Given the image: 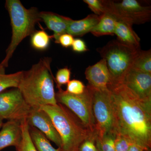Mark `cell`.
I'll return each mask as SVG.
<instances>
[{"mask_svg": "<svg viewBox=\"0 0 151 151\" xmlns=\"http://www.w3.org/2000/svg\"><path fill=\"white\" fill-rule=\"evenodd\" d=\"M39 17L41 20L44 22L47 28L53 32L52 37L55 40V43H58L60 37L66 33L70 18L47 12H40Z\"/></svg>", "mask_w": 151, "mask_h": 151, "instance_id": "cell-14", "label": "cell"}, {"mask_svg": "<svg viewBox=\"0 0 151 151\" xmlns=\"http://www.w3.org/2000/svg\"><path fill=\"white\" fill-rule=\"evenodd\" d=\"M5 7L9 14L12 28L10 43L6 50L5 57L0 63L6 68L19 45L35 32L36 25L41 20L37 9H26L19 0H7Z\"/></svg>", "mask_w": 151, "mask_h": 151, "instance_id": "cell-4", "label": "cell"}, {"mask_svg": "<svg viewBox=\"0 0 151 151\" xmlns=\"http://www.w3.org/2000/svg\"><path fill=\"white\" fill-rule=\"evenodd\" d=\"M133 144L127 138L122 135L116 134L115 141L116 151H127Z\"/></svg>", "mask_w": 151, "mask_h": 151, "instance_id": "cell-28", "label": "cell"}, {"mask_svg": "<svg viewBox=\"0 0 151 151\" xmlns=\"http://www.w3.org/2000/svg\"><path fill=\"white\" fill-rule=\"evenodd\" d=\"M122 84L142 100L151 101V74L131 68Z\"/></svg>", "mask_w": 151, "mask_h": 151, "instance_id": "cell-11", "label": "cell"}, {"mask_svg": "<svg viewBox=\"0 0 151 151\" xmlns=\"http://www.w3.org/2000/svg\"><path fill=\"white\" fill-rule=\"evenodd\" d=\"M84 3L87 4L90 9L94 14L100 16L105 13L104 6L102 1L100 0H84Z\"/></svg>", "mask_w": 151, "mask_h": 151, "instance_id": "cell-27", "label": "cell"}, {"mask_svg": "<svg viewBox=\"0 0 151 151\" xmlns=\"http://www.w3.org/2000/svg\"><path fill=\"white\" fill-rule=\"evenodd\" d=\"M71 72L67 67L60 68L58 70L55 78H54L57 87H61L63 85L67 84L70 81Z\"/></svg>", "mask_w": 151, "mask_h": 151, "instance_id": "cell-24", "label": "cell"}, {"mask_svg": "<svg viewBox=\"0 0 151 151\" xmlns=\"http://www.w3.org/2000/svg\"><path fill=\"white\" fill-rule=\"evenodd\" d=\"M51 58H44L27 71H23L18 89L32 108L58 104L52 73Z\"/></svg>", "mask_w": 151, "mask_h": 151, "instance_id": "cell-2", "label": "cell"}, {"mask_svg": "<svg viewBox=\"0 0 151 151\" xmlns=\"http://www.w3.org/2000/svg\"><path fill=\"white\" fill-rule=\"evenodd\" d=\"M116 134L110 133L95 136V145L98 151H116L115 141Z\"/></svg>", "mask_w": 151, "mask_h": 151, "instance_id": "cell-23", "label": "cell"}, {"mask_svg": "<svg viewBox=\"0 0 151 151\" xmlns=\"http://www.w3.org/2000/svg\"><path fill=\"white\" fill-rule=\"evenodd\" d=\"M114 35L120 43L137 50L140 49V39L133 29L132 26L116 20Z\"/></svg>", "mask_w": 151, "mask_h": 151, "instance_id": "cell-15", "label": "cell"}, {"mask_svg": "<svg viewBox=\"0 0 151 151\" xmlns=\"http://www.w3.org/2000/svg\"><path fill=\"white\" fill-rule=\"evenodd\" d=\"M105 13L109 14L116 20L133 26L141 24L151 19L150 6H145L137 0H123L120 2L102 1Z\"/></svg>", "mask_w": 151, "mask_h": 151, "instance_id": "cell-7", "label": "cell"}, {"mask_svg": "<svg viewBox=\"0 0 151 151\" xmlns=\"http://www.w3.org/2000/svg\"><path fill=\"white\" fill-rule=\"evenodd\" d=\"M6 67L0 64V93L9 88H18L23 71L6 74Z\"/></svg>", "mask_w": 151, "mask_h": 151, "instance_id": "cell-19", "label": "cell"}, {"mask_svg": "<svg viewBox=\"0 0 151 151\" xmlns=\"http://www.w3.org/2000/svg\"><path fill=\"white\" fill-rule=\"evenodd\" d=\"M132 68L151 74V51L140 50L134 60Z\"/></svg>", "mask_w": 151, "mask_h": 151, "instance_id": "cell-20", "label": "cell"}, {"mask_svg": "<svg viewBox=\"0 0 151 151\" xmlns=\"http://www.w3.org/2000/svg\"><path fill=\"white\" fill-rule=\"evenodd\" d=\"M127 151H146L142 148L140 146L136 145V144H132L130 146L129 148Z\"/></svg>", "mask_w": 151, "mask_h": 151, "instance_id": "cell-31", "label": "cell"}, {"mask_svg": "<svg viewBox=\"0 0 151 151\" xmlns=\"http://www.w3.org/2000/svg\"><path fill=\"white\" fill-rule=\"evenodd\" d=\"M52 36L43 30L36 31L31 35V44L34 48L38 50H45L48 48Z\"/></svg>", "mask_w": 151, "mask_h": 151, "instance_id": "cell-22", "label": "cell"}, {"mask_svg": "<svg viewBox=\"0 0 151 151\" xmlns=\"http://www.w3.org/2000/svg\"><path fill=\"white\" fill-rule=\"evenodd\" d=\"M98 50L102 58L106 60L110 73L111 84L109 86L122 84L135 57L141 50L127 46L117 40L110 42Z\"/></svg>", "mask_w": 151, "mask_h": 151, "instance_id": "cell-5", "label": "cell"}, {"mask_svg": "<svg viewBox=\"0 0 151 151\" xmlns=\"http://www.w3.org/2000/svg\"><path fill=\"white\" fill-rule=\"evenodd\" d=\"M100 20L90 32L96 37L114 35L116 20L109 14L100 16Z\"/></svg>", "mask_w": 151, "mask_h": 151, "instance_id": "cell-17", "label": "cell"}, {"mask_svg": "<svg viewBox=\"0 0 151 151\" xmlns=\"http://www.w3.org/2000/svg\"><path fill=\"white\" fill-rule=\"evenodd\" d=\"M71 46L73 51L76 52H83L88 50L84 41L80 39H74Z\"/></svg>", "mask_w": 151, "mask_h": 151, "instance_id": "cell-30", "label": "cell"}, {"mask_svg": "<svg viewBox=\"0 0 151 151\" xmlns=\"http://www.w3.org/2000/svg\"><path fill=\"white\" fill-rule=\"evenodd\" d=\"M27 121L29 126L35 127L61 148L62 141L60 136L53 125L50 117L40 108H32Z\"/></svg>", "mask_w": 151, "mask_h": 151, "instance_id": "cell-10", "label": "cell"}, {"mask_svg": "<svg viewBox=\"0 0 151 151\" xmlns=\"http://www.w3.org/2000/svg\"><path fill=\"white\" fill-rule=\"evenodd\" d=\"M30 110L18 88L0 93V118L3 120L21 121L27 119Z\"/></svg>", "mask_w": 151, "mask_h": 151, "instance_id": "cell-9", "label": "cell"}, {"mask_svg": "<svg viewBox=\"0 0 151 151\" xmlns=\"http://www.w3.org/2000/svg\"><path fill=\"white\" fill-rule=\"evenodd\" d=\"M55 93L58 103L66 107L81 121L90 132H95V121L93 111V99L92 87L87 85L83 94L74 95L58 87Z\"/></svg>", "mask_w": 151, "mask_h": 151, "instance_id": "cell-6", "label": "cell"}, {"mask_svg": "<svg viewBox=\"0 0 151 151\" xmlns=\"http://www.w3.org/2000/svg\"><path fill=\"white\" fill-rule=\"evenodd\" d=\"M22 138L20 121L9 120L3 124L0 131V151L11 146L17 147Z\"/></svg>", "mask_w": 151, "mask_h": 151, "instance_id": "cell-13", "label": "cell"}, {"mask_svg": "<svg viewBox=\"0 0 151 151\" xmlns=\"http://www.w3.org/2000/svg\"><path fill=\"white\" fill-rule=\"evenodd\" d=\"M85 75L89 86L94 89L107 90L111 85V76L104 58L94 65L88 66Z\"/></svg>", "mask_w": 151, "mask_h": 151, "instance_id": "cell-12", "label": "cell"}, {"mask_svg": "<svg viewBox=\"0 0 151 151\" xmlns=\"http://www.w3.org/2000/svg\"><path fill=\"white\" fill-rule=\"evenodd\" d=\"M92 88L96 134L102 136L110 133L116 134L111 91L109 89L102 90Z\"/></svg>", "mask_w": 151, "mask_h": 151, "instance_id": "cell-8", "label": "cell"}, {"mask_svg": "<svg viewBox=\"0 0 151 151\" xmlns=\"http://www.w3.org/2000/svg\"><path fill=\"white\" fill-rule=\"evenodd\" d=\"M100 18V16L92 14L78 20H73L70 18L66 33L72 36H82L90 32L99 22Z\"/></svg>", "mask_w": 151, "mask_h": 151, "instance_id": "cell-16", "label": "cell"}, {"mask_svg": "<svg viewBox=\"0 0 151 151\" xmlns=\"http://www.w3.org/2000/svg\"><path fill=\"white\" fill-rule=\"evenodd\" d=\"M3 124H4V123H3V119L0 118V128H1L2 127Z\"/></svg>", "mask_w": 151, "mask_h": 151, "instance_id": "cell-32", "label": "cell"}, {"mask_svg": "<svg viewBox=\"0 0 151 151\" xmlns=\"http://www.w3.org/2000/svg\"><path fill=\"white\" fill-rule=\"evenodd\" d=\"M29 126L30 137L37 151H62L60 148H55L43 133L35 127Z\"/></svg>", "mask_w": 151, "mask_h": 151, "instance_id": "cell-18", "label": "cell"}, {"mask_svg": "<svg viewBox=\"0 0 151 151\" xmlns=\"http://www.w3.org/2000/svg\"><path fill=\"white\" fill-rule=\"evenodd\" d=\"M96 133L94 132L83 142L78 148V151H98L95 145Z\"/></svg>", "mask_w": 151, "mask_h": 151, "instance_id": "cell-26", "label": "cell"}, {"mask_svg": "<svg viewBox=\"0 0 151 151\" xmlns=\"http://www.w3.org/2000/svg\"><path fill=\"white\" fill-rule=\"evenodd\" d=\"M49 116L62 141V151H78L81 143L92 134L79 119L64 105L41 107Z\"/></svg>", "mask_w": 151, "mask_h": 151, "instance_id": "cell-3", "label": "cell"}, {"mask_svg": "<svg viewBox=\"0 0 151 151\" xmlns=\"http://www.w3.org/2000/svg\"><path fill=\"white\" fill-rule=\"evenodd\" d=\"M86 87L84 83L81 81L76 79H73L68 83L65 91L70 94L79 95L84 93Z\"/></svg>", "mask_w": 151, "mask_h": 151, "instance_id": "cell-25", "label": "cell"}, {"mask_svg": "<svg viewBox=\"0 0 151 151\" xmlns=\"http://www.w3.org/2000/svg\"><path fill=\"white\" fill-rule=\"evenodd\" d=\"M108 89L116 134L151 151V101L142 100L123 84Z\"/></svg>", "mask_w": 151, "mask_h": 151, "instance_id": "cell-1", "label": "cell"}, {"mask_svg": "<svg viewBox=\"0 0 151 151\" xmlns=\"http://www.w3.org/2000/svg\"><path fill=\"white\" fill-rule=\"evenodd\" d=\"M74 40L73 36L66 33L60 37L58 43L60 44L63 47L68 48L72 46Z\"/></svg>", "mask_w": 151, "mask_h": 151, "instance_id": "cell-29", "label": "cell"}, {"mask_svg": "<svg viewBox=\"0 0 151 151\" xmlns=\"http://www.w3.org/2000/svg\"><path fill=\"white\" fill-rule=\"evenodd\" d=\"M22 131L21 141L18 147H16L17 151H37L30 137L29 126L27 119L20 121Z\"/></svg>", "mask_w": 151, "mask_h": 151, "instance_id": "cell-21", "label": "cell"}]
</instances>
